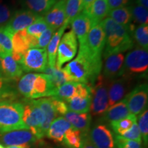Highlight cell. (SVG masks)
Listing matches in <instances>:
<instances>
[{
    "label": "cell",
    "mask_w": 148,
    "mask_h": 148,
    "mask_svg": "<svg viewBox=\"0 0 148 148\" xmlns=\"http://www.w3.org/2000/svg\"><path fill=\"white\" fill-rule=\"evenodd\" d=\"M102 61L90 56L86 51L79 49L77 57L69 62L62 70L69 82L83 83L92 86L101 74Z\"/></svg>",
    "instance_id": "1"
},
{
    "label": "cell",
    "mask_w": 148,
    "mask_h": 148,
    "mask_svg": "<svg viewBox=\"0 0 148 148\" xmlns=\"http://www.w3.org/2000/svg\"><path fill=\"white\" fill-rule=\"evenodd\" d=\"M99 24L104 31L106 44L104 57L116 53H123L134 46L130 32L127 27L116 23L110 17H106Z\"/></svg>",
    "instance_id": "2"
},
{
    "label": "cell",
    "mask_w": 148,
    "mask_h": 148,
    "mask_svg": "<svg viewBox=\"0 0 148 148\" xmlns=\"http://www.w3.org/2000/svg\"><path fill=\"white\" fill-rule=\"evenodd\" d=\"M23 103L14 101L0 102V134L27 129L23 121Z\"/></svg>",
    "instance_id": "3"
},
{
    "label": "cell",
    "mask_w": 148,
    "mask_h": 148,
    "mask_svg": "<svg viewBox=\"0 0 148 148\" xmlns=\"http://www.w3.org/2000/svg\"><path fill=\"white\" fill-rule=\"evenodd\" d=\"M23 104V121L27 129L32 132L38 139L44 137L42 132V125L43 124L44 114L36 99H29L25 101Z\"/></svg>",
    "instance_id": "4"
},
{
    "label": "cell",
    "mask_w": 148,
    "mask_h": 148,
    "mask_svg": "<svg viewBox=\"0 0 148 148\" xmlns=\"http://www.w3.org/2000/svg\"><path fill=\"white\" fill-rule=\"evenodd\" d=\"M107 79L100 75L92 85L90 110L94 116L102 115L109 108Z\"/></svg>",
    "instance_id": "5"
},
{
    "label": "cell",
    "mask_w": 148,
    "mask_h": 148,
    "mask_svg": "<svg viewBox=\"0 0 148 148\" xmlns=\"http://www.w3.org/2000/svg\"><path fill=\"white\" fill-rule=\"evenodd\" d=\"M148 68L147 50L137 47L127 53L124 58L123 75H145Z\"/></svg>",
    "instance_id": "6"
},
{
    "label": "cell",
    "mask_w": 148,
    "mask_h": 148,
    "mask_svg": "<svg viewBox=\"0 0 148 148\" xmlns=\"http://www.w3.org/2000/svg\"><path fill=\"white\" fill-rule=\"evenodd\" d=\"M106 44L104 31L99 23L92 25L88 32L86 42L79 46V49H84L90 57L96 60H101V53Z\"/></svg>",
    "instance_id": "7"
},
{
    "label": "cell",
    "mask_w": 148,
    "mask_h": 148,
    "mask_svg": "<svg viewBox=\"0 0 148 148\" xmlns=\"http://www.w3.org/2000/svg\"><path fill=\"white\" fill-rule=\"evenodd\" d=\"M20 65L25 72H44L48 65L47 50L45 48H29L23 55Z\"/></svg>",
    "instance_id": "8"
},
{
    "label": "cell",
    "mask_w": 148,
    "mask_h": 148,
    "mask_svg": "<svg viewBox=\"0 0 148 148\" xmlns=\"http://www.w3.org/2000/svg\"><path fill=\"white\" fill-rule=\"evenodd\" d=\"M77 51V40L72 30L62 35L57 49L56 68L62 69L64 64L74 58Z\"/></svg>",
    "instance_id": "9"
},
{
    "label": "cell",
    "mask_w": 148,
    "mask_h": 148,
    "mask_svg": "<svg viewBox=\"0 0 148 148\" xmlns=\"http://www.w3.org/2000/svg\"><path fill=\"white\" fill-rule=\"evenodd\" d=\"M38 140L28 129H21L0 134V142L5 146L29 148Z\"/></svg>",
    "instance_id": "10"
},
{
    "label": "cell",
    "mask_w": 148,
    "mask_h": 148,
    "mask_svg": "<svg viewBox=\"0 0 148 148\" xmlns=\"http://www.w3.org/2000/svg\"><path fill=\"white\" fill-rule=\"evenodd\" d=\"M130 113L138 115L147 108L148 100V86L142 84L136 86L125 97Z\"/></svg>",
    "instance_id": "11"
},
{
    "label": "cell",
    "mask_w": 148,
    "mask_h": 148,
    "mask_svg": "<svg viewBox=\"0 0 148 148\" xmlns=\"http://www.w3.org/2000/svg\"><path fill=\"white\" fill-rule=\"evenodd\" d=\"M88 136L96 148H117L114 142V134L106 125L96 123L90 128Z\"/></svg>",
    "instance_id": "12"
},
{
    "label": "cell",
    "mask_w": 148,
    "mask_h": 148,
    "mask_svg": "<svg viewBox=\"0 0 148 148\" xmlns=\"http://www.w3.org/2000/svg\"><path fill=\"white\" fill-rule=\"evenodd\" d=\"M39 15L28 10H18L12 14L4 26L11 34L26 29L39 17Z\"/></svg>",
    "instance_id": "13"
},
{
    "label": "cell",
    "mask_w": 148,
    "mask_h": 148,
    "mask_svg": "<svg viewBox=\"0 0 148 148\" xmlns=\"http://www.w3.org/2000/svg\"><path fill=\"white\" fill-rule=\"evenodd\" d=\"M124 54L116 53L105 57L103 76L108 79H114L121 77L123 74Z\"/></svg>",
    "instance_id": "14"
},
{
    "label": "cell",
    "mask_w": 148,
    "mask_h": 148,
    "mask_svg": "<svg viewBox=\"0 0 148 148\" xmlns=\"http://www.w3.org/2000/svg\"><path fill=\"white\" fill-rule=\"evenodd\" d=\"M130 80V77L122 75L110 81L108 85L109 107L123 99L128 90Z\"/></svg>",
    "instance_id": "15"
},
{
    "label": "cell",
    "mask_w": 148,
    "mask_h": 148,
    "mask_svg": "<svg viewBox=\"0 0 148 148\" xmlns=\"http://www.w3.org/2000/svg\"><path fill=\"white\" fill-rule=\"evenodd\" d=\"M54 89L49 77L46 74L34 73L30 99L51 97Z\"/></svg>",
    "instance_id": "16"
},
{
    "label": "cell",
    "mask_w": 148,
    "mask_h": 148,
    "mask_svg": "<svg viewBox=\"0 0 148 148\" xmlns=\"http://www.w3.org/2000/svg\"><path fill=\"white\" fill-rule=\"evenodd\" d=\"M72 32L78 40L79 46L84 45L90 28L92 26V21L84 12H80L71 22Z\"/></svg>",
    "instance_id": "17"
},
{
    "label": "cell",
    "mask_w": 148,
    "mask_h": 148,
    "mask_svg": "<svg viewBox=\"0 0 148 148\" xmlns=\"http://www.w3.org/2000/svg\"><path fill=\"white\" fill-rule=\"evenodd\" d=\"M48 26L56 31L65 20V0H59L54 3L44 16Z\"/></svg>",
    "instance_id": "18"
},
{
    "label": "cell",
    "mask_w": 148,
    "mask_h": 148,
    "mask_svg": "<svg viewBox=\"0 0 148 148\" xmlns=\"http://www.w3.org/2000/svg\"><path fill=\"white\" fill-rule=\"evenodd\" d=\"M72 126L64 116H58L52 121L45 136L56 143H62L66 131Z\"/></svg>",
    "instance_id": "19"
},
{
    "label": "cell",
    "mask_w": 148,
    "mask_h": 148,
    "mask_svg": "<svg viewBox=\"0 0 148 148\" xmlns=\"http://www.w3.org/2000/svg\"><path fill=\"white\" fill-rule=\"evenodd\" d=\"M64 117L69 121L72 127L80 131L84 134H88L90 128L91 115L89 112H79L68 110L64 114Z\"/></svg>",
    "instance_id": "20"
},
{
    "label": "cell",
    "mask_w": 148,
    "mask_h": 148,
    "mask_svg": "<svg viewBox=\"0 0 148 148\" xmlns=\"http://www.w3.org/2000/svg\"><path fill=\"white\" fill-rule=\"evenodd\" d=\"M109 10L106 0H95L87 9L82 11L87 14L94 25L106 18Z\"/></svg>",
    "instance_id": "21"
},
{
    "label": "cell",
    "mask_w": 148,
    "mask_h": 148,
    "mask_svg": "<svg viewBox=\"0 0 148 148\" xmlns=\"http://www.w3.org/2000/svg\"><path fill=\"white\" fill-rule=\"evenodd\" d=\"M3 77L10 80H17L23 75L21 65L14 60L11 56L1 58Z\"/></svg>",
    "instance_id": "22"
},
{
    "label": "cell",
    "mask_w": 148,
    "mask_h": 148,
    "mask_svg": "<svg viewBox=\"0 0 148 148\" xmlns=\"http://www.w3.org/2000/svg\"><path fill=\"white\" fill-rule=\"evenodd\" d=\"M130 114L126 104V101L124 99L118 101L116 103L109 107L103 113V119L109 123L112 121H119Z\"/></svg>",
    "instance_id": "23"
},
{
    "label": "cell",
    "mask_w": 148,
    "mask_h": 148,
    "mask_svg": "<svg viewBox=\"0 0 148 148\" xmlns=\"http://www.w3.org/2000/svg\"><path fill=\"white\" fill-rule=\"evenodd\" d=\"M36 101L44 114L45 119L42 125V132L45 136L48 128L53 120L58 117V114L53 108L49 97L39 98L38 99H36Z\"/></svg>",
    "instance_id": "24"
},
{
    "label": "cell",
    "mask_w": 148,
    "mask_h": 148,
    "mask_svg": "<svg viewBox=\"0 0 148 148\" xmlns=\"http://www.w3.org/2000/svg\"><path fill=\"white\" fill-rule=\"evenodd\" d=\"M67 26L68 25L64 23L60 28L56 31L52 37H51L49 44H48L47 49H46L47 53L48 66H51V67H56L57 49H58L59 42H60L61 38H62L64 30H65Z\"/></svg>",
    "instance_id": "25"
},
{
    "label": "cell",
    "mask_w": 148,
    "mask_h": 148,
    "mask_svg": "<svg viewBox=\"0 0 148 148\" xmlns=\"http://www.w3.org/2000/svg\"><path fill=\"white\" fill-rule=\"evenodd\" d=\"M90 102H91V96H84L75 94L73 97L66 101V103L69 110L83 113V112H89Z\"/></svg>",
    "instance_id": "26"
},
{
    "label": "cell",
    "mask_w": 148,
    "mask_h": 148,
    "mask_svg": "<svg viewBox=\"0 0 148 148\" xmlns=\"http://www.w3.org/2000/svg\"><path fill=\"white\" fill-rule=\"evenodd\" d=\"M30 48L28 40V34L26 29L14 33L12 36V53L13 54L23 56Z\"/></svg>",
    "instance_id": "27"
},
{
    "label": "cell",
    "mask_w": 148,
    "mask_h": 148,
    "mask_svg": "<svg viewBox=\"0 0 148 148\" xmlns=\"http://www.w3.org/2000/svg\"><path fill=\"white\" fill-rule=\"evenodd\" d=\"M108 16L116 23L128 28L132 23L130 7L125 6L110 10H109Z\"/></svg>",
    "instance_id": "28"
},
{
    "label": "cell",
    "mask_w": 148,
    "mask_h": 148,
    "mask_svg": "<svg viewBox=\"0 0 148 148\" xmlns=\"http://www.w3.org/2000/svg\"><path fill=\"white\" fill-rule=\"evenodd\" d=\"M79 84V82H66L62 86L55 88L52 92L51 97L59 98L66 102L76 94Z\"/></svg>",
    "instance_id": "29"
},
{
    "label": "cell",
    "mask_w": 148,
    "mask_h": 148,
    "mask_svg": "<svg viewBox=\"0 0 148 148\" xmlns=\"http://www.w3.org/2000/svg\"><path fill=\"white\" fill-rule=\"evenodd\" d=\"M56 2L55 0H24L28 10L39 16L47 13Z\"/></svg>",
    "instance_id": "30"
},
{
    "label": "cell",
    "mask_w": 148,
    "mask_h": 148,
    "mask_svg": "<svg viewBox=\"0 0 148 148\" xmlns=\"http://www.w3.org/2000/svg\"><path fill=\"white\" fill-rule=\"evenodd\" d=\"M12 36L4 26L0 27V58L12 55Z\"/></svg>",
    "instance_id": "31"
},
{
    "label": "cell",
    "mask_w": 148,
    "mask_h": 148,
    "mask_svg": "<svg viewBox=\"0 0 148 148\" xmlns=\"http://www.w3.org/2000/svg\"><path fill=\"white\" fill-rule=\"evenodd\" d=\"M44 73L49 77L54 88H58L65 83L69 82L66 73L62 69H58L56 67H51L47 65L44 71Z\"/></svg>",
    "instance_id": "32"
},
{
    "label": "cell",
    "mask_w": 148,
    "mask_h": 148,
    "mask_svg": "<svg viewBox=\"0 0 148 148\" xmlns=\"http://www.w3.org/2000/svg\"><path fill=\"white\" fill-rule=\"evenodd\" d=\"M84 6L82 0H65V20L66 25L71 23L75 16L82 12Z\"/></svg>",
    "instance_id": "33"
},
{
    "label": "cell",
    "mask_w": 148,
    "mask_h": 148,
    "mask_svg": "<svg viewBox=\"0 0 148 148\" xmlns=\"http://www.w3.org/2000/svg\"><path fill=\"white\" fill-rule=\"evenodd\" d=\"M137 122V117L134 114H129L126 117L119 121H112L110 123V127L115 134L121 135L132 127L134 123Z\"/></svg>",
    "instance_id": "34"
},
{
    "label": "cell",
    "mask_w": 148,
    "mask_h": 148,
    "mask_svg": "<svg viewBox=\"0 0 148 148\" xmlns=\"http://www.w3.org/2000/svg\"><path fill=\"white\" fill-rule=\"evenodd\" d=\"M82 133L77 130L71 127L66 131L64 136L63 143L70 148H80L82 145Z\"/></svg>",
    "instance_id": "35"
},
{
    "label": "cell",
    "mask_w": 148,
    "mask_h": 148,
    "mask_svg": "<svg viewBox=\"0 0 148 148\" xmlns=\"http://www.w3.org/2000/svg\"><path fill=\"white\" fill-rule=\"evenodd\" d=\"M133 38L142 49H148V25H139L135 27L132 32Z\"/></svg>",
    "instance_id": "36"
},
{
    "label": "cell",
    "mask_w": 148,
    "mask_h": 148,
    "mask_svg": "<svg viewBox=\"0 0 148 148\" xmlns=\"http://www.w3.org/2000/svg\"><path fill=\"white\" fill-rule=\"evenodd\" d=\"M0 97L8 101L16 99V91L12 84V80L4 77L0 78Z\"/></svg>",
    "instance_id": "37"
},
{
    "label": "cell",
    "mask_w": 148,
    "mask_h": 148,
    "mask_svg": "<svg viewBox=\"0 0 148 148\" xmlns=\"http://www.w3.org/2000/svg\"><path fill=\"white\" fill-rule=\"evenodd\" d=\"M132 14V21L139 25H147L148 11L147 9L140 5H135L130 7Z\"/></svg>",
    "instance_id": "38"
},
{
    "label": "cell",
    "mask_w": 148,
    "mask_h": 148,
    "mask_svg": "<svg viewBox=\"0 0 148 148\" xmlns=\"http://www.w3.org/2000/svg\"><path fill=\"white\" fill-rule=\"evenodd\" d=\"M137 121L141 138H143L144 145L147 147L148 144V110L147 108L139 114Z\"/></svg>",
    "instance_id": "39"
},
{
    "label": "cell",
    "mask_w": 148,
    "mask_h": 148,
    "mask_svg": "<svg viewBox=\"0 0 148 148\" xmlns=\"http://www.w3.org/2000/svg\"><path fill=\"white\" fill-rule=\"evenodd\" d=\"M48 25L46 23L43 16H40L32 24H31L26 29V32L28 34L38 37L42 34L46 29L48 28Z\"/></svg>",
    "instance_id": "40"
},
{
    "label": "cell",
    "mask_w": 148,
    "mask_h": 148,
    "mask_svg": "<svg viewBox=\"0 0 148 148\" xmlns=\"http://www.w3.org/2000/svg\"><path fill=\"white\" fill-rule=\"evenodd\" d=\"M114 138L117 148H143L141 142L127 139L121 135L114 134Z\"/></svg>",
    "instance_id": "41"
},
{
    "label": "cell",
    "mask_w": 148,
    "mask_h": 148,
    "mask_svg": "<svg viewBox=\"0 0 148 148\" xmlns=\"http://www.w3.org/2000/svg\"><path fill=\"white\" fill-rule=\"evenodd\" d=\"M49 98L58 115L64 116V114L69 110L65 101L56 97H49Z\"/></svg>",
    "instance_id": "42"
},
{
    "label": "cell",
    "mask_w": 148,
    "mask_h": 148,
    "mask_svg": "<svg viewBox=\"0 0 148 148\" xmlns=\"http://www.w3.org/2000/svg\"><path fill=\"white\" fill-rule=\"evenodd\" d=\"M56 32L52 28L48 27L38 38V48H42L45 49L47 47L48 44L50 41L51 37L53 35V33Z\"/></svg>",
    "instance_id": "43"
},
{
    "label": "cell",
    "mask_w": 148,
    "mask_h": 148,
    "mask_svg": "<svg viewBox=\"0 0 148 148\" xmlns=\"http://www.w3.org/2000/svg\"><path fill=\"white\" fill-rule=\"evenodd\" d=\"M123 138L129 140H136V141L141 142V135H140V130L138 128L137 122L134 123L130 129L126 131L121 135Z\"/></svg>",
    "instance_id": "44"
},
{
    "label": "cell",
    "mask_w": 148,
    "mask_h": 148,
    "mask_svg": "<svg viewBox=\"0 0 148 148\" xmlns=\"http://www.w3.org/2000/svg\"><path fill=\"white\" fill-rule=\"evenodd\" d=\"M12 15V12L8 5L0 2V25L8 21Z\"/></svg>",
    "instance_id": "45"
},
{
    "label": "cell",
    "mask_w": 148,
    "mask_h": 148,
    "mask_svg": "<svg viewBox=\"0 0 148 148\" xmlns=\"http://www.w3.org/2000/svg\"><path fill=\"white\" fill-rule=\"evenodd\" d=\"M109 10L125 7L128 3L130 0H106Z\"/></svg>",
    "instance_id": "46"
},
{
    "label": "cell",
    "mask_w": 148,
    "mask_h": 148,
    "mask_svg": "<svg viewBox=\"0 0 148 148\" xmlns=\"http://www.w3.org/2000/svg\"><path fill=\"white\" fill-rule=\"evenodd\" d=\"M80 148H96L90 140L88 133L82 134V145H81Z\"/></svg>",
    "instance_id": "47"
},
{
    "label": "cell",
    "mask_w": 148,
    "mask_h": 148,
    "mask_svg": "<svg viewBox=\"0 0 148 148\" xmlns=\"http://www.w3.org/2000/svg\"><path fill=\"white\" fill-rule=\"evenodd\" d=\"M137 5H140L144 8H148V0H136Z\"/></svg>",
    "instance_id": "48"
},
{
    "label": "cell",
    "mask_w": 148,
    "mask_h": 148,
    "mask_svg": "<svg viewBox=\"0 0 148 148\" xmlns=\"http://www.w3.org/2000/svg\"><path fill=\"white\" fill-rule=\"evenodd\" d=\"M82 1L83 3V6H84V9H83V10H86V9H87L88 7L90 6V4H91L95 0H82Z\"/></svg>",
    "instance_id": "49"
},
{
    "label": "cell",
    "mask_w": 148,
    "mask_h": 148,
    "mask_svg": "<svg viewBox=\"0 0 148 148\" xmlns=\"http://www.w3.org/2000/svg\"><path fill=\"white\" fill-rule=\"evenodd\" d=\"M3 77V73H2V69H1V58H0V78H1Z\"/></svg>",
    "instance_id": "50"
},
{
    "label": "cell",
    "mask_w": 148,
    "mask_h": 148,
    "mask_svg": "<svg viewBox=\"0 0 148 148\" xmlns=\"http://www.w3.org/2000/svg\"><path fill=\"white\" fill-rule=\"evenodd\" d=\"M6 148H24V147H19V146H8Z\"/></svg>",
    "instance_id": "51"
},
{
    "label": "cell",
    "mask_w": 148,
    "mask_h": 148,
    "mask_svg": "<svg viewBox=\"0 0 148 148\" xmlns=\"http://www.w3.org/2000/svg\"><path fill=\"white\" fill-rule=\"evenodd\" d=\"M8 101V100H6L5 99H3V98L0 97V102H1V101Z\"/></svg>",
    "instance_id": "52"
},
{
    "label": "cell",
    "mask_w": 148,
    "mask_h": 148,
    "mask_svg": "<svg viewBox=\"0 0 148 148\" xmlns=\"http://www.w3.org/2000/svg\"><path fill=\"white\" fill-rule=\"evenodd\" d=\"M0 148H5V147H4V146L2 145V144L0 143Z\"/></svg>",
    "instance_id": "53"
},
{
    "label": "cell",
    "mask_w": 148,
    "mask_h": 148,
    "mask_svg": "<svg viewBox=\"0 0 148 148\" xmlns=\"http://www.w3.org/2000/svg\"><path fill=\"white\" fill-rule=\"evenodd\" d=\"M64 148H70V147H66H66H64Z\"/></svg>",
    "instance_id": "54"
},
{
    "label": "cell",
    "mask_w": 148,
    "mask_h": 148,
    "mask_svg": "<svg viewBox=\"0 0 148 148\" xmlns=\"http://www.w3.org/2000/svg\"><path fill=\"white\" fill-rule=\"evenodd\" d=\"M55 1H59V0H55Z\"/></svg>",
    "instance_id": "55"
}]
</instances>
